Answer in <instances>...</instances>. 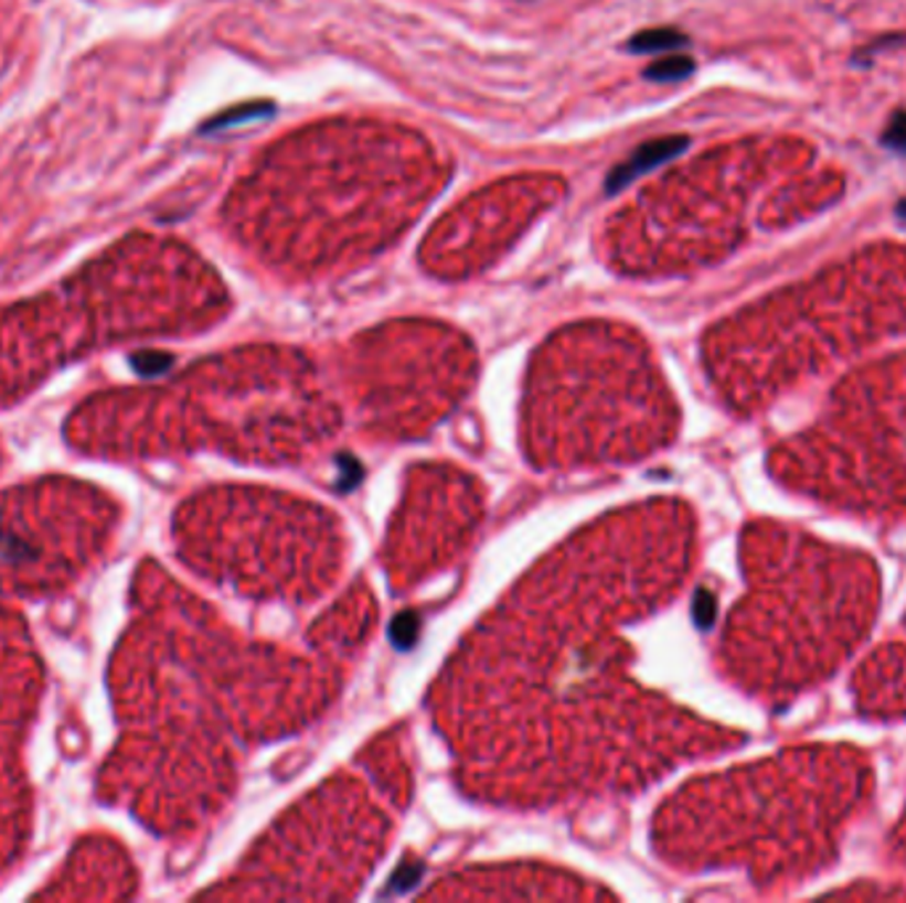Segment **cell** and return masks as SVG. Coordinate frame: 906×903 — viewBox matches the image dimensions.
Instances as JSON below:
<instances>
[{
    "label": "cell",
    "instance_id": "1",
    "mask_svg": "<svg viewBox=\"0 0 906 903\" xmlns=\"http://www.w3.org/2000/svg\"><path fill=\"white\" fill-rule=\"evenodd\" d=\"M875 793L866 750L792 744L686 784L660 810L658 842L673 867L739 869L758 893L782 895L835 867Z\"/></svg>",
    "mask_w": 906,
    "mask_h": 903
},
{
    "label": "cell",
    "instance_id": "2",
    "mask_svg": "<svg viewBox=\"0 0 906 903\" xmlns=\"http://www.w3.org/2000/svg\"><path fill=\"white\" fill-rule=\"evenodd\" d=\"M739 562L745 593L721 631L718 668L743 695L785 710L866 642L883 576L866 551L779 519L745 525Z\"/></svg>",
    "mask_w": 906,
    "mask_h": 903
},
{
    "label": "cell",
    "instance_id": "3",
    "mask_svg": "<svg viewBox=\"0 0 906 903\" xmlns=\"http://www.w3.org/2000/svg\"><path fill=\"white\" fill-rule=\"evenodd\" d=\"M766 470L819 509L906 523V355L840 381L803 430L771 445Z\"/></svg>",
    "mask_w": 906,
    "mask_h": 903
},
{
    "label": "cell",
    "instance_id": "4",
    "mask_svg": "<svg viewBox=\"0 0 906 903\" xmlns=\"http://www.w3.org/2000/svg\"><path fill=\"white\" fill-rule=\"evenodd\" d=\"M851 697L866 721L896 723L906 718V642L891 638L859 660L851 674Z\"/></svg>",
    "mask_w": 906,
    "mask_h": 903
},
{
    "label": "cell",
    "instance_id": "5",
    "mask_svg": "<svg viewBox=\"0 0 906 903\" xmlns=\"http://www.w3.org/2000/svg\"><path fill=\"white\" fill-rule=\"evenodd\" d=\"M690 147V138L686 136H665V138H654V141L641 143V147L633 151L631 157L623 164H615L607 175V194H618L623 191L633 178H639L641 173H650L658 164H665L673 157H679L681 151H686Z\"/></svg>",
    "mask_w": 906,
    "mask_h": 903
},
{
    "label": "cell",
    "instance_id": "6",
    "mask_svg": "<svg viewBox=\"0 0 906 903\" xmlns=\"http://www.w3.org/2000/svg\"><path fill=\"white\" fill-rule=\"evenodd\" d=\"M690 45V37L684 32L671 28H654L641 30L628 41V51L631 54H660V51H676Z\"/></svg>",
    "mask_w": 906,
    "mask_h": 903
},
{
    "label": "cell",
    "instance_id": "7",
    "mask_svg": "<svg viewBox=\"0 0 906 903\" xmlns=\"http://www.w3.org/2000/svg\"><path fill=\"white\" fill-rule=\"evenodd\" d=\"M274 115V104L270 101H247V104H236L221 115H215L213 120H207L202 125V133H215V130H226L231 125L249 122V120H260V117Z\"/></svg>",
    "mask_w": 906,
    "mask_h": 903
},
{
    "label": "cell",
    "instance_id": "8",
    "mask_svg": "<svg viewBox=\"0 0 906 903\" xmlns=\"http://www.w3.org/2000/svg\"><path fill=\"white\" fill-rule=\"evenodd\" d=\"M692 72H694V58L673 54V56L658 58V62L650 64V67L644 69V77L652 83H676V80H684V77H690Z\"/></svg>",
    "mask_w": 906,
    "mask_h": 903
},
{
    "label": "cell",
    "instance_id": "9",
    "mask_svg": "<svg viewBox=\"0 0 906 903\" xmlns=\"http://www.w3.org/2000/svg\"><path fill=\"white\" fill-rule=\"evenodd\" d=\"M832 895H843V899H877V901H891V899H904L906 901V882H891V885H883V882H866V885H853L835 890Z\"/></svg>",
    "mask_w": 906,
    "mask_h": 903
},
{
    "label": "cell",
    "instance_id": "10",
    "mask_svg": "<svg viewBox=\"0 0 906 903\" xmlns=\"http://www.w3.org/2000/svg\"><path fill=\"white\" fill-rule=\"evenodd\" d=\"M885 853H888V861L896 869H906V803L898 814L896 824L891 827L888 842H885Z\"/></svg>",
    "mask_w": 906,
    "mask_h": 903
},
{
    "label": "cell",
    "instance_id": "11",
    "mask_svg": "<svg viewBox=\"0 0 906 903\" xmlns=\"http://www.w3.org/2000/svg\"><path fill=\"white\" fill-rule=\"evenodd\" d=\"M883 143L885 147L902 151L906 154V111H896V115L891 117L888 128H885V136H883Z\"/></svg>",
    "mask_w": 906,
    "mask_h": 903
},
{
    "label": "cell",
    "instance_id": "12",
    "mask_svg": "<svg viewBox=\"0 0 906 903\" xmlns=\"http://www.w3.org/2000/svg\"><path fill=\"white\" fill-rule=\"evenodd\" d=\"M896 213H898V215H902V217H906V200H904L902 204H898V209H896Z\"/></svg>",
    "mask_w": 906,
    "mask_h": 903
},
{
    "label": "cell",
    "instance_id": "13",
    "mask_svg": "<svg viewBox=\"0 0 906 903\" xmlns=\"http://www.w3.org/2000/svg\"><path fill=\"white\" fill-rule=\"evenodd\" d=\"M904 631H906V615H904Z\"/></svg>",
    "mask_w": 906,
    "mask_h": 903
}]
</instances>
